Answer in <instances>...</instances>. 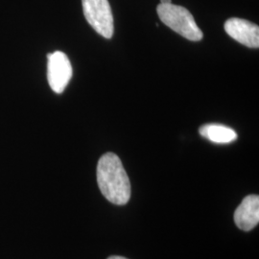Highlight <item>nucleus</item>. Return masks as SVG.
Returning <instances> with one entry per match:
<instances>
[{
  "label": "nucleus",
  "mask_w": 259,
  "mask_h": 259,
  "mask_svg": "<svg viewBox=\"0 0 259 259\" xmlns=\"http://www.w3.org/2000/svg\"><path fill=\"white\" fill-rule=\"evenodd\" d=\"M97 183L101 193L112 204L123 205L129 202V177L115 154L107 153L100 157L97 164Z\"/></svg>",
  "instance_id": "obj_1"
},
{
  "label": "nucleus",
  "mask_w": 259,
  "mask_h": 259,
  "mask_svg": "<svg viewBox=\"0 0 259 259\" xmlns=\"http://www.w3.org/2000/svg\"><path fill=\"white\" fill-rule=\"evenodd\" d=\"M157 12L160 20L182 37L192 41L203 39L204 34L188 10L174 4H159Z\"/></svg>",
  "instance_id": "obj_2"
},
{
  "label": "nucleus",
  "mask_w": 259,
  "mask_h": 259,
  "mask_svg": "<svg viewBox=\"0 0 259 259\" xmlns=\"http://www.w3.org/2000/svg\"><path fill=\"white\" fill-rule=\"evenodd\" d=\"M83 15L90 25L102 37L111 38L113 17L108 0H82Z\"/></svg>",
  "instance_id": "obj_3"
},
{
  "label": "nucleus",
  "mask_w": 259,
  "mask_h": 259,
  "mask_svg": "<svg viewBox=\"0 0 259 259\" xmlns=\"http://www.w3.org/2000/svg\"><path fill=\"white\" fill-rule=\"evenodd\" d=\"M47 80L54 93H64L72 78V65L62 51H55L47 55Z\"/></svg>",
  "instance_id": "obj_4"
},
{
  "label": "nucleus",
  "mask_w": 259,
  "mask_h": 259,
  "mask_svg": "<svg viewBox=\"0 0 259 259\" xmlns=\"http://www.w3.org/2000/svg\"><path fill=\"white\" fill-rule=\"evenodd\" d=\"M224 28L230 37L241 45L250 48H258V25L246 19L232 18L225 22Z\"/></svg>",
  "instance_id": "obj_5"
},
{
  "label": "nucleus",
  "mask_w": 259,
  "mask_h": 259,
  "mask_svg": "<svg viewBox=\"0 0 259 259\" xmlns=\"http://www.w3.org/2000/svg\"><path fill=\"white\" fill-rule=\"evenodd\" d=\"M234 222L244 232L251 231L259 222V197L249 195L245 197L234 212Z\"/></svg>",
  "instance_id": "obj_6"
},
{
  "label": "nucleus",
  "mask_w": 259,
  "mask_h": 259,
  "mask_svg": "<svg viewBox=\"0 0 259 259\" xmlns=\"http://www.w3.org/2000/svg\"><path fill=\"white\" fill-rule=\"evenodd\" d=\"M199 133L204 139L217 144H228L237 139V134L234 130L221 124L203 125Z\"/></svg>",
  "instance_id": "obj_7"
},
{
  "label": "nucleus",
  "mask_w": 259,
  "mask_h": 259,
  "mask_svg": "<svg viewBox=\"0 0 259 259\" xmlns=\"http://www.w3.org/2000/svg\"><path fill=\"white\" fill-rule=\"evenodd\" d=\"M171 3H172V0H160V4H163V5L171 4Z\"/></svg>",
  "instance_id": "obj_8"
},
{
  "label": "nucleus",
  "mask_w": 259,
  "mask_h": 259,
  "mask_svg": "<svg viewBox=\"0 0 259 259\" xmlns=\"http://www.w3.org/2000/svg\"><path fill=\"white\" fill-rule=\"evenodd\" d=\"M108 259H128L123 256H117V255H113V256H110Z\"/></svg>",
  "instance_id": "obj_9"
}]
</instances>
